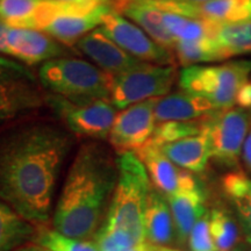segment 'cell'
Instances as JSON below:
<instances>
[{
  "mask_svg": "<svg viewBox=\"0 0 251 251\" xmlns=\"http://www.w3.org/2000/svg\"><path fill=\"white\" fill-rule=\"evenodd\" d=\"M75 142V134L51 120L17 121L0 128V200L30 224L45 225Z\"/></svg>",
  "mask_w": 251,
  "mask_h": 251,
  "instance_id": "1",
  "label": "cell"
},
{
  "mask_svg": "<svg viewBox=\"0 0 251 251\" xmlns=\"http://www.w3.org/2000/svg\"><path fill=\"white\" fill-rule=\"evenodd\" d=\"M118 156L93 141L78 148L54 211V229L65 236L94 238L103 225L118 183Z\"/></svg>",
  "mask_w": 251,
  "mask_h": 251,
  "instance_id": "2",
  "label": "cell"
},
{
  "mask_svg": "<svg viewBox=\"0 0 251 251\" xmlns=\"http://www.w3.org/2000/svg\"><path fill=\"white\" fill-rule=\"evenodd\" d=\"M118 183L101 227L122 229L144 242L143 214L151 181L142 161L133 151L118 156Z\"/></svg>",
  "mask_w": 251,
  "mask_h": 251,
  "instance_id": "3",
  "label": "cell"
},
{
  "mask_svg": "<svg viewBox=\"0 0 251 251\" xmlns=\"http://www.w3.org/2000/svg\"><path fill=\"white\" fill-rule=\"evenodd\" d=\"M46 92L70 100L109 99L113 76L93 63L58 57L43 63L37 74Z\"/></svg>",
  "mask_w": 251,
  "mask_h": 251,
  "instance_id": "4",
  "label": "cell"
},
{
  "mask_svg": "<svg viewBox=\"0 0 251 251\" xmlns=\"http://www.w3.org/2000/svg\"><path fill=\"white\" fill-rule=\"evenodd\" d=\"M111 6L100 0H42L33 29L43 31L65 47L75 45L102 23Z\"/></svg>",
  "mask_w": 251,
  "mask_h": 251,
  "instance_id": "5",
  "label": "cell"
},
{
  "mask_svg": "<svg viewBox=\"0 0 251 251\" xmlns=\"http://www.w3.org/2000/svg\"><path fill=\"white\" fill-rule=\"evenodd\" d=\"M251 76V61L226 62L219 65H191L180 71L179 86L184 92L201 97L218 109L233 107L236 94Z\"/></svg>",
  "mask_w": 251,
  "mask_h": 251,
  "instance_id": "6",
  "label": "cell"
},
{
  "mask_svg": "<svg viewBox=\"0 0 251 251\" xmlns=\"http://www.w3.org/2000/svg\"><path fill=\"white\" fill-rule=\"evenodd\" d=\"M46 103L47 92L29 67L0 55V128L27 117Z\"/></svg>",
  "mask_w": 251,
  "mask_h": 251,
  "instance_id": "7",
  "label": "cell"
},
{
  "mask_svg": "<svg viewBox=\"0 0 251 251\" xmlns=\"http://www.w3.org/2000/svg\"><path fill=\"white\" fill-rule=\"evenodd\" d=\"M179 77L176 65H157L143 62L139 67L113 76L109 100L115 108L125 109L146 100L170 93Z\"/></svg>",
  "mask_w": 251,
  "mask_h": 251,
  "instance_id": "8",
  "label": "cell"
},
{
  "mask_svg": "<svg viewBox=\"0 0 251 251\" xmlns=\"http://www.w3.org/2000/svg\"><path fill=\"white\" fill-rule=\"evenodd\" d=\"M47 103L72 134L93 140L108 139L117 118V108L109 99L70 100L47 93Z\"/></svg>",
  "mask_w": 251,
  "mask_h": 251,
  "instance_id": "9",
  "label": "cell"
},
{
  "mask_svg": "<svg viewBox=\"0 0 251 251\" xmlns=\"http://www.w3.org/2000/svg\"><path fill=\"white\" fill-rule=\"evenodd\" d=\"M251 115L240 107L222 108L208 115L211 157L233 168L238 164L241 150L249 131Z\"/></svg>",
  "mask_w": 251,
  "mask_h": 251,
  "instance_id": "10",
  "label": "cell"
},
{
  "mask_svg": "<svg viewBox=\"0 0 251 251\" xmlns=\"http://www.w3.org/2000/svg\"><path fill=\"white\" fill-rule=\"evenodd\" d=\"M100 28L120 48L139 61L157 65H176L174 51L159 46L142 28L113 9L102 18Z\"/></svg>",
  "mask_w": 251,
  "mask_h": 251,
  "instance_id": "11",
  "label": "cell"
},
{
  "mask_svg": "<svg viewBox=\"0 0 251 251\" xmlns=\"http://www.w3.org/2000/svg\"><path fill=\"white\" fill-rule=\"evenodd\" d=\"M157 99L137 102L118 113L108 140L119 153L136 151L151 139L156 128Z\"/></svg>",
  "mask_w": 251,
  "mask_h": 251,
  "instance_id": "12",
  "label": "cell"
},
{
  "mask_svg": "<svg viewBox=\"0 0 251 251\" xmlns=\"http://www.w3.org/2000/svg\"><path fill=\"white\" fill-rule=\"evenodd\" d=\"M68 47L43 31L24 28H8L2 55L27 67L69 55Z\"/></svg>",
  "mask_w": 251,
  "mask_h": 251,
  "instance_id": "13",
  "label": "cell"
},
{
  "mask_svg": "<svg viewBox=\"0 0 251 251\" xmlns=\"http://www.w3.org/2000/svg\"><path fill=\"white\" fill-rule=\"evenodd\" d=\"M134 152L146 166L153 186L165 197L200 187L190 171L174 164L155 144L147 142Z\"/></svg>",
  "mask_w": 251,
  "mask_h": 251,
  "instance_id": "14",
  "label": "cell"
},
{
  "mask_svg": "<svg viewBox=\"0 0 251 251\" xmlns=\"http://www.w3.org/2000/svg\"><path fill=\"white\" fill-rule=\"evenodd\" d=\"M74 48L112 76L129 71L143 63L120 48L100 27L81 37Z\"/></svg>",
  "mask_w": 251,
  "mask_h": 251,
  "instance_id": "15",
  "label": "cell"
},
{
  "mask_svg": "<svg viewBox=\"0 0 251 251\" xmlns=\"http://www.w3.org/2000/svg\"><path fill=\"white\" fill-rule=\"evenodd\" d=\"M111 8L137 24L159 46L174 51L177 41L166 29L163 21L164 12L151 0H112Z\"/></svg>",
  "mask_w": 251,
  "mask_h": 251,
  "instance_id": "16",
  "label": "cell"
},
{
  "mask_svg": "<svg viewBox=\"0 0 251 251\" xmlns=\"http://www.w3.org/2000/svg\"><path fill=\"white\" fill-rule=\"evenodd\" d=\"M218 108L201 97L186 92L169 93L157 99L155 117L158 124L165 121H188L207 117Z\"/></svg>",
  "mask_w": 251,
  "mask_h": 251,
  "instance_id": "17",
  "label": "cell"
},
{
  "mask_svg": "<svg viewBox=\"0 0 251 251\" xmlns=\"http://www.w3.org/2000/svg\"><path fill=\"white\" fill-rule=\"evenodd\" d=\"M174 225L164 194L151 188L143 214L144 241L155 247L169 246L174 238Z\"/></svg>",
  "mask_w": 251,
  "mask_h": 251,
  "instance_id": "18",
  "label": "cell"
},
{
  "mask_svg": "<svg viewBox=\"0 0 251 251\" xmlns=\"http://www.w3.org/2000/svg\"><path fill=\"white\" fill-rule=\"evenodd\" d=\"M208 126V124H207ZM161 151L179 168L190 172H202L211 157L208 129L159 147Z\"/></svg>",
  "mask_w": 251,
  "mask_h": 251,
  "instance_id": "19",
  "label": "cell"
},
{
  "mask_svg": "<svg viewBox=\"0 0 251 251\" xmlns=\"http://www.w3.org/2000/svg\"><path fill=\"white\" fill-rule=\"evenodd\" d=\"M166 198L178 238L180 242H185L190 237L194 225L206 214L205 194L200 186Z\"/></svg>",
  "mask_w": 251,
  "mask_h": 251,
  "instance_id": "20",
  "label": "cell"
},
{
  "mask_svg": "<svg viewBox=\"0 0 251 251\" xmlns=\"http://www.w3.org/2000/svg\"><path fill=\"white\" fill-rule=\"evenodd\" d=\"M35 235V225L0 200V251H13L29 243Z\"/></svg>",
  "mask_w": 251,
  "mask_h": 251,
  "instance_id": "21",
  "label": "cell"
},
{
  "mask_svg": "<svg viewBox=\"0 0 251 251\" xmlns=\"http://www.w3.org/2000/svg\"><path fill=\"white\" fill-rule=\"evenodd\" d=\"M196 19L219 24L251 21V0H212L196 5Z\"/></svg>",
  "mask_w": 251,
  "mask_h": 251,
  "instance_id": "22",
  "label": "cell"
},
{
  "mask_svg": "<svg viewBox=\"0 0 251 251\" xmlns=\"http://www.w3.org/2000/svg\"><path fill=\"white\" fill-rule=\"evenodd\" d=\"M175 57L184 68L199 63L222 62L227 56L212 37H203L194 41H177L174 49Z\"/></svg>",
  "mask_w": 251,
  "mask_h": 251,
  "instance_id": "23",
  "label": "cell"
},
{
  "mask_svg": "<svg viewBox=\"0 0 251 251\" xmlns=\"http://www.w3.org/2000/svg\"><path fill=\"white\" fill-rule=\"evenodd\" d=\"M163 21L176 41H194L203 37L214 39L219 27V23L214 21L192 19L168 12H164Z\"/></svg>",
  "mask_w": 251,
  "mask_h": 251,
  "instance_id": "24",
  "label": "cell"
},
{
  "mask_svg": "<svg viewBox=\"0 0 251 251\" xmlns=\"http://www.w3.org/2000/svg\"><path fill=\"white\" fill-rule=\"evenodd\" d=\"M222 190L251 234V179L243 172H229L222 178Z\"/></svg>",
  "mask_w": 251,
  "mask_h": 251,
  "instance_id": "25",
  "label": "cell"
},
{
  "mask_svg": "<svg viewBox=\"0 0 251 251\" xmlns=\"http://www.w3.org/2000/svg\"><path fill=\"white\" fill-rule=\"evenodd\" d=\"M214 40L228 59L251 54V21L219 24Z\"/></svg>",
  "mask_w": 251,
  "mask_h": 251,
  "instance_id": "26",
  "label": "cell"
},
{
  "mask_svg": "<svg viewBox=\"0 0 251 251\" xmlns=\"http://www.w3.org/2000/svg\"><path fill=\"white\" fill-rule=\"evenodd\" d=\"M207 124H208V115L196 120L161 122L156 125L155 131L148 142L155 144L159 148L164 144L201 134L206 130Z\"/></svg>",
  "mask_w": 251,
  "mask_h": 251,
  "instance_id": "27",
  "label": "cell"
},
{
  "mask_svg": "<svg viewBox=\"0 0 251 251\" xmlns=\"http://www.w3.org/2000/svg\"><path fill=\"white\" fill-rule=\"evenodd\" d=\"M42 0H0V21L11 28L33 29Z\"/></svg>",
  "mask_w": 251,
  "mask_h": 251,
  "instance_id": "28",
  "label": "cell"
},
{
  "mask_svg": "<svg viewBox=\"0 0 251 251\" xmlns=\"http://www.w3.org/2000/svg\"><path fill=\"white\" fill-rule=\"evenodd\" d=\"M209 231L218 251H230L240 241L237 225L224 209H213L209 213Z\"/></svg>",
  "mask_w": 251,
  "mask_h": 251,
  "instance_id": "29",
  "label": "cell"
},
{
  "mask_svg": "<svg viewBox=\"0 0 251 251\" xmlns=\"http://www.w3.org/2000/svg\"><path fill=\"white\" fill-rule=\"evenodd\" d=\"M35 242L51 251H99L96 243L87 240L65 236L55 229L40 230V233L36 235Z\"/></svg>",
  "mask_w": 251,
  "mask_h": 251,
  "instance_id": "30",
  "label": "cell"
},
{
  "mask_svg": "<svg viewBox=\"0 0 251 251\" xmlns=\"http://www.w3.org/2000/svg\"><path fill=\"white\" fill-rule=\"evenodd\" d=\"M94 240L99 251H127L140 243L128 231L103 227L100 228Z\"/></svg>",
  "mask_w": 251,
  "mask_h": 251,
  "instance_id": "31",
  "label": "cell"
},
{
  "mask_svg": "<svg viewBox=\"0 0 251 251\" xmlns=\"http://www.w3.org/2000/svg\"><path fill=\"white\" fill-rule=\"evenodd\" d=\"M190 247L192 251H214L215 247L213 243L211 231H209V214L206 213L199 221L194 225L191 231Z\"/></svg>",
  "mask_w": 251,
  "mask_h": 251,
  "instance_id": "32",
  "label": "cell"
},
{
  "mask_svg": "<svg viewBox=\"0 0 251 251\" xmlns=\"http://www.w3.org/2000/svg\"><path fill=\"white\" fill-rule=\"evenodd\" d=\"M235 103L243 111H251V79L249 78L246 83L242 84L236 94Z\"/></svg>",
  "mask_w": 251,
  "mask_h": 251,
  "instance_id": "33",
  "label": "cell"
},
{
  "mask_svg": "<svg viewBox=\"0 0 251 251\" xmlns=\"http://www.w3.org/2000/svg\"><path fill=\"white\" fill-rule=\"evenodd\" d=\"M242 157H243L244 163H246V165L248 166V169L251 171V124H250V130L248 131L246 141H244V144H243Z\"/></svg>",
  "mask_w": 251,
  "mask_h": 251,
  "instance_id": "34",
  "label": "cell"
},
{
  "mask_svg": "<svg viewBox=\"0 0 251 251\" xmlns=\"http://www.w3.org/2000/svg\"><path fill=\"white\" fill-rule=\"evenodd\" d=\"M13 251H51V250H49L48 248L41 246V244H39V243L29 242V243H26V244H24V246L17 248V249Z\"/></svg>",
  "mask_w": 251,
  "mask_h": 251,
  "instance_id": "35",
  "label": "cell"
},
{
  "mask_svg": "<svg viewBox=\"0 0 251 251\" xmlns=\"http://www.w3.org/2000/svg\"><path fill=\"white\" fill-rule=\"evenodd\" d=\"M127 251H153V246L144 241V242L136 244V246L130 248V249Z\"/></svg>",
  "mask_w": 251,
  "mask_h": 251,
  "instance_id": "36",
  "label": "cell"
},
{
  "mask_svg": "<svg viewBox=\"0 0 251 251\" xmlns=\"http://www.w3.org/2000/svg\"><path fill=\"white\" fill-rule=\"evenodd\" d=\"M181 1L188 2V4H194V5H200V4H205V2L212 1V0H181Z\"/></svg>",
  "mask_w": 251,
  "mask_h": 251,
  "instance_id": "37",
  "label": "cell"
},
{
  "mask_svg": "<svg viewBox=\"0 0 251 251\" xmlns=\"http://www.w3.org/2000/svg\"><path fill=\"white\" fill-rule=\"evenodd\" d=\"M153 251H179V250L171 249V248H168V247H155L153 246Z\"/></svg>",
  "mask_w": 251,
  "mask_h": 251,
  "instance_id": "38",
  "label": "cell"
},
{
  "mask_svg": "<svg viewBox=\"0 0 251 251\" xmlns=\"http://www.w3.org/2000/svg\"><path fill=\"white\" fill-rule=\"evenodd\" d=\"M100 1H102V2H106V4H108L109 6H111V2H112V0H100Z\"/></svg>",
  "mask_w": 251,
  "mask_h": 251,
  "instance_id": "39",
  "label": "cell"
},
{
  "mask_svg": "<svg viewBox=\"0 0 251 251\" xmlns=\"http://www.w3.org/2000/svg\"><path fill=\"white\" fill-rule=\"evenodd\" d=\"M230 251H240V250H238V249H235V248H234V249H231Z\"/></svg>",
  "mask_w": 251,
  "mask_h": 251,
  "instance_id": "40",
  "label": "cell"
},
{
  "mask_svg": "<svg viewBox=\"0 0 251 251\" xmlns=\"http://www.w3.org/2000/svg\"><path fill=\"white\" fill-rule=\"evenodd\" d=\"M250 79H251V76H250Z\"/></svg>",
  "mask_w": 251,
  "mask_h": 251,
  "instance_id": "41",
  "label": "cell"
}]
</instances>
